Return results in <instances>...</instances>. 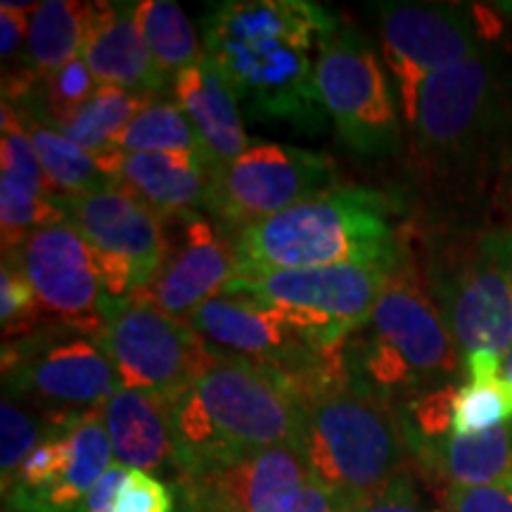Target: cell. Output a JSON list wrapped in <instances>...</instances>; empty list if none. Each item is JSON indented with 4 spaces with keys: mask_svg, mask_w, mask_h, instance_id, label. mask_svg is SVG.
Listing matches in <instances>:
<instances>
[{
    "mask_svg": "<svg viewBox=\"0 0 512 512\" xmlns=\"http://www.w3.org/2000/svg\"><path fill=\"white\" fill-rule=\"evenodd\" d=\"M335 27V15L306 0H230L204 19V57L249 112L313 133L328 117L313 46Z\"/></svg>",
    "mask_w": 512,
    "mask_h": 512,
    "instance_id": "obj_1",
    "label": "cell"
},
{
    "mask_svg": "<svg viewBox=\"0 0 512 512\" xmlns=\"http://www.w3.org/2000/svg\"><path fill=\"white\" fill-rule=\"evenodd\" d=\"M238 275L261 278L320 266L399 271L392 204L370 188H332L233 235Z\"/></svg>",
    "mask_w": 512,
    "mask_h": 512,
    "instance_id": "obj_2",
    "label": "cell"
},
{
    "mask_svg": "<svg viewBox=\"0 0 512 512\" xmlns=\"http://www.w3.org/2000/svg\"><path fill=\"white\" fill-rule=\"evenodd\" d=\"M304 422L302 401L278 377L219 356L171 401L178 479L261 448H302Z\"/></svg>",
    "mask_w": 512,
    "mask_h": 512,
    "instance_id": "obj_3",
    "label": "cell"
},
{
    "mask_svg": "<svg viewBox=\"0 0 512 512\" xmlns=\"http://www.w3.org/2000/svg\"><path fill=\"white\" fill-rule=\"evenodd\" d=\"M302 451L311 479L361 505L401 475L406 441L389 403L344 384L304 406Z\"/></svg>",
    "mask_w": 512,
    "mask_h": 512,
    "instance_id": "obj_4",
    "label": "cell"
},
{
    "mask_svg": "<svg viewBox=\"0 0 512 512\" xmlns=\"http://www.w3.org/2000/svg\"><path fill=\"white\" fill-rule=\"evenodd\" d=\"M3 382L5 396L34 406L50 432H69L119 389L98 335L67 325H43L3 344Z\"/></svg>",
    "mask_w": 512,
    "mask_h": 512,
    "instance_id": "obj_5",
    "label": "cell"
},
{
    "mask_svg": "<svg viewBox=\"0 0 512 512\" xmlns=\"http://www.w3.org/2000/svg\"><path fill=\"white\" fill-rule=\"evenodd\" d=\"M98 342L117 370L119 387L169 401L219 358L190 323L166 316L138 297L110 304Z\"/></svg>",
    "mask_w": 512,
    "mask_h": 512,
    "instance_id": "obj_6",
    "label": "cell"
},
{
    "mask_svg": "<svg viewBox=\"0 0 512 512\" xmlns=\"http://www.w3.org/2000/svg\"><path fill=\"white\" fill-rule=\"evenodd\" d=\"M316 86L344 145L370 157L399 150L396 88L358 31L337 22L323 38L316 55Z\"/></svg>",
    "mask_w": 512,
    "mask_h": 512,
    "instance_id": "obj_7",
    "label": "cell"
},
{
    "mask_svg": "<svg viewBox=\"0 0 512 512\" xmlns=\"http://www.w3.org/2000/svg\"><path fill=\"white\" fill-rule=\"evenodd\" d=\"M394 273L354 264L299 268L261 278H235L221 292L278 306L320 347L332 349L366 323Z\"/></svg>",
    "mask_w": 512,
    "mask_h": 512,
    "instance_id": "obj_8",
    "label": "cell"
},
{
    "mask_svg": "<svg viewBox=\"0 0 512 512\" xmlns=\"http://www.w3.org/2000/svg\"><path fill=\"white\" fill-rule=\"evenodd\" d=\"M432 302L444 318L460 356L494 354L512 347V230L479 240L465 256L434 268Z\"/></svg>",
    "mask_w": 512,
    "mask_h": 512,
    "instance_id": "obj_9",
    "label": "cell"
},
{
    "mask_svg": "<svg viewBox=\"0 0 512 512\" xmlns=\"http://www.w3.org/2000/svg\"><path fill=\"white\" fill-rule=\"evenodd\" d=\"M332 188H337L335 164L328 157L292 145L256 143L211 176L204 209L235 235Z\"/></svg>",
    "mask_w": 512,
    "mask_h": 512,
    "instance_id": "obj_10",
    "label": "cell"
},
{
    "mask_svg": "<svg viewBox=\"0 0 512 512\" xmlns=\"http://www.w3.org/2000/svg\"><path fill=\"white\" fill-rule=\"evenodd\" d=\"M3 259L15 264L34 287L38 299V328L67 325L83 332L105 328L114 299L102 278L100 254L67 221L38 228Z\"/></svg>",
    "mask_w": 512,
    "mask_h": 512,
    "instance_id": "obj_11",
    "label": "cell"
},
{
    "mask_svg": "<svg viewBox=\"0 0 512 512\" xmlns=\"http://www.w3.org/2000/svg\"><path fill=\"white\" fill-rule=\"evenodd\" d=\"M380 36L403 121L427 76L482 53L475 15L453 5L382 3Z\"/></svg>",
    "mask_w": 512,
    "mask_h": 512,
    "instance_id": "obj_12",
    "label": "cell"
},
{
    "mask_svg": "<svg viewBox=\"0 0 512 512\" xmlns=\"http://www.w3.org/2000/svg\"><path fill=\"white\" fill-rule=\"evenodd\" d=\"M313 482L299 446L219 460L176 482L188 512H290Z\"/></svg>",
    "mask_w": 512,
    "mask_h": 512,
    "instance_id": "obj_13",
    "label": "cell"
},
{
    "mask_svg": "<svg viewBox=\"0 0 512 512\" xmlns=\"http://www.w3.org/2000/svg\"><path fill=\"white\" fill-rule=\"evenodd\" d=\"M363 328L403 358L422 394L451 384L463 366L437 304L403 268L392 275Z\"/></svg>",
    "mask_w": 512,
    "mask_h": 512,
    "instance_id": "obj_14",
    "label": "cell"
},
{
    "mask_svg": "<svg viewBox=\"0 0 512 512\" xmlns=\"http://www.w3.org/2000/svg\"><path fill=\"white\" fill-rule=\"evenodd\" d=\"M178 240L166 238V256L155 278L131 297L166 316L185 320L238 275L233 235L197 214L176 216Z\"/></svg>",
    "mask_w": 512,
    "mask_h": 512,
    "instance_id": "obj_15",
    "label": "cell"
},
{
    "mask_svg": "<svg viewBox=\"0 0 512 512\" xmlns=\"http://www.w3.org/2000/svg\"><path fill=\"white\" fill-rule=\"evenodd\" d=\"M50 202L102 256L128 266L136 292L162 268L164 219L128 192L117 188L98 195H50Z\"/></svg>",
    "mask_w": 512,
    "mask_h": 512,
    "instance_id": "obj_16",
    "label": "cell"
},
{
    "mask_svg": "<svg viewBox=\"0 0 512 512\" xmlns=\"http://www.w3.org/2000/svg\"><path fill=\"white\" fill-rule=\"evenodd\" d=\"M494 91V67L479 53L427 76L406 124L425 150H460L486 124Z\"/></svg>",
    "mask_w": 512,
    "mask_h": 512,
    "instance_id": "obj_17",
    "label": "cell"
},
{
    "mask_svg": "<svg viewBox=\"0 0 512 512\" xmlns=\"http://www.w3.org/2000/svg\"><path fill=\"white\" fill-rule=\"evenodd\" d=\"M138 3H88L79 57L98 86H114L152 102L169 86L136 22Z\"/></svg>",
    "mask_w": 512,
    "mask_h": 512,
    "instance_id": "obj_18",
    "label": "cell"
},
{
    "mask_svg": "<svg viewBox=\"0 0 512 512\" xmlns=\"http://www.w3.org/2000/svg\"><path fill=\"white\" fill-rule=\"evenodd\" d=\"M3 143H0V228L3 252H12L38 228L62 223L34 145L10 102H3Z\"/></svg>",
    "mask_w": 512,
    "mask_h": 512,
    "instance_id": "obj_19",
    "label": "cell"
},
{
    "mask_svg": "<svg viewBox=\"0 0 512 512\" xmlns=\"http://www.w3.org/2000/svg\"><path fill=\"white\" fill-rule=\"evenodd\" d=\"M171 88L181 110L195 126L209 176L226 171L252 147L242 126L238 98L207 57L176 74Z\"/></svg>",
    "mask_w": 512,
    "mask_h": 512,
    "instance_id": "obj_20",
    "label": "cell"
},
{
    "mask_svg": "<svg viewBox=\"0 0 512 512\" xmlns=\"http://www.w3.org/2000/svg\"><path fill=\"white\" fill-rule=\"evenodd\" d=\"M102 422L110 434L114 463L150 475L174 472L178 479L169 399L119 387L102 406Z\"/></svg>",
    "mask_w": 512,
    "mask_h": 512,
    "instance_id": "obj_21",
    "label": "cell"
},
{
    "mask_svg": "<svg viewBox=\"0 0 512 512\" xmlns=\"http://www.w3.org/2000/svg\"><path fill=\"white\" fill-rule=\"evenodd\" d=\"M209 169L197 152H128L119 190L150 207L159 219L197 214L207 204Z\"/></svg>",
    "mask_w": 512,
    "mask_h": 512,
    "instance_id": "obj_22",
    "label": "cell"
},
{
    "mask_svg": "<svg viewBox=\"0 0 512 512\" xmlns=\"http://www.w3.org/2000/svg\"><path fill=\"white\" fill-rule=\"evenodd\" d=\"M19 119L46 174L50 195H98L119 188L121 162L126 155L119 147L91 155L27 114H19Z\"/></svg>",
    "mask_w": 512,
    "mask_h": 512,
    "instance_id": "obj_23",
    "label": "cell"
},
{
    "mask_svg": "<svg viewBox=\"0 0 512 512\" xmlns=\"http://www.w3.org/2000/svg\"><path fill=\"white\" fill-rule=\"evenodd\" d=\"M72 463L53 486L34 496L8 498L10 512H72L98 479L114 465L110 434L102 422V408L86 413L69 432Z\"/></svg>",
    "mask_w": 512,
    "mask_h": 512,
    "instance_id": "obj_24",
    "label": "cell"
},
{
    "mask_svg": "<svg viewBox=\"0 0 512 512\" xmlns=\"http://www.w3.org/2000/svg\"><path fill=\"white\" fill-rule=\"evenodd\" d=\"M456 486H484L512 475V422L482 434H451L418 458Z\"/></svg>",
    "mask_w": 512,
    "mask_h": 512,
    "instance_id": "obj_25",
    "label": "cell"
},
{
    "mask_svg": "<svg viewBox=\"0 0 512 512\" xmlns=\"http://www.w3.org/2000/svg\"><path fill=\"white\" fill-rule=\"evenodd\" d=\"M86 15L88 3H72V0L38 3L29 19L24 72H29L36 81H43L76 60L81 53Z\"/></svg>",
    "mask_w": 512,
    "mask_h": 512,
    "instance_id": "obj_26",
    "label": "cell"
},
{
    "mask_svg": "<svg viewBox=\"0 0 512 512\" xmlns=\"http://www.w3.org/2000/svg\"><path fill=\"white\" fill-rule=\"evenodd\" d=\"M453 434H482L512 422V382L503 377V358L470 354L463 358Z\"/></svg>",
    "mask_w": 512,
    "mask_h": 512,
    "instance_id": "obj_27",
    "label": "cell"
},
{
    "mask_svg": "<svg viewBox=\"0 0 512 512\" xmlns=\"http://www.w3.org/2000/svg\"><path fill=\"white\" fill-rule=\"evenodd\" d=\"M136 22L155 57L157 69L169 81L204 57L195 27L174 0H140L136 5Z\"/></svg>",
    "mask_w": 512,
    "mask_h": 512,
    "instance_id": "obj_28",
    "label": "cell"
},
{
    "mask_svg": "<svg viewBox=\"0 0 512 512\" xmlns=\"http://www.w3.org/2000/svg\"><path fill=\"white\" fill-rule=\"evenodd\" d=\"M121 152H197L202 145L195 126L181 105L166 100H152L133 117L124 131L114 138Z\"/></svg>",
    "mask_w": 512,
    "mask_h": 512,
    "instance_id": "obj_29",
    "label": "cell"
},
{
    "mask_svg": "<svg viewBox=\"0 0 512 512\" xmlns=\"http://www.w3.org/2000/svg\"><path fill=\"white\" fill-rule=\"evenodd\" d=\"M145 105L147 100L138 98V95L114 86H100L91 102L79 112V117L57 133L67 138L69 143L79 145L81 150L100 155V152L114 147V138L131 124L133 117Z\"/></svg>",
    "mask_w": 512,
    "mask_h": 512,
    "instance_id": "obj_30",
    "label": "cell"
},
{
    "mask_svg": "<svg viewBox=\"0 0 512 512\" xmlns=\"http://www.w3.org/2000/svg\"><path fill=\"white\" fill-rule=\"evenodd\" d=\"M69 432L50 434L31 451V456L24 460L12 482L3 486L5 501L41 494L67 472L69 463H72V437H69Z\"/></svg>",
    "mask_w": 512,
    "mask_h": 512,
    "instance_id": "obj_31",
    "label": "cell"
},
{
    "mask_svg": "<svg viewBox=\"0 0 512 512\" xmlns=\"http://www.w3.org/2000/svg\"><path fill=\"white\" fill-rule=\"evenodd\" d=\"M0 472H3V486L12 482L24 460L31 456V451L41 444L43 439L50 437L48 425L38 415H31L10 396H3L0 406Z\"/></svg>",
    "mask_w": 512,
    "mask_h": 512,
    "instance_id": "obj_32",
    "label": "cell"
},
{
    "mask_svg": "<svg viewBox=\"0 0 512 512\" xmlns=\"http://www.w3.org/2000/svg\"><path fill=\"white\" fill-rule=\"evenodd\" d=\"M0 320L3 344L29 335L38 328V299L34 287L15 264L3 259L0 268Z\"/></svg>",
    "mask_w": 512,
    "mask_h": 512,
    "instance_id": "obj_33",
    "label": "cell"
},
{
    "mask_svg": "<svg viewBox=\"0 0 512 512\" xmlns=\"http://www.w3.org/2000/svg\"><path fill=\"white\" fill-rule=\"evenodd\" d=\"M114 512H176L171 489L150 472L128 467Z\"/></svg>",
    "mask_w": 512,
    "mask_h": 512,
    "instance_id": "obj_34",
    "label": "cell"
},
{
    "mask_svg": "<svg viewBox=\"0 0 512 512\" xmlns=\"http://www.w3.org/2000/svg\"><path fill=\"white\" fill-rule=\"evenodd\" d=\"M444 512H512V475L484 486L448 489Z\"/></svg>",
    "mask_w": 512,
    "mask_h": 512,
    "instance_id": "obj_35",
    "label": "cell"
},
{
    "mask_svg": "<svg viewBox=\"0 0 512 512\" xmlns=\"http://www.w3.org/2000/svg\"><path fill=\"white\" fill-rule=\"evenodd\" d=\"M354 512H437L422 501L418 489H415L413 477L408 472L396 475L380 494L370 501L356 505Z\"/></svg>",
    "mask_w": 512,
    "mask_h": 512,
    "instance_id": "obj_36",
    "label": "cell"
},
{
    "mask_svg": "<svg viewBox=\"0 0 512 512\" xmlns=\"http://www.w3.org/2000/svg\"><path fill=\"white\" fill-rule=\"evenodd\" d=\"M29 36V15L12 10L8 3L0 5V57H3V74L15 72L19 67L17 57L22 53V43Z\"/></svg>",
    "mask_w": 512,
    "mask_h": 512,
    "instance_id": "obj_37",
    "label": "cell"
},
{
    "mask_svg": "<svg viewBox=\"0 0 512 512\" xmlns=\"http://www.w3.org/2000/svg\"><path fill=\"white\" fill-rule=\"evenodd\" d=\"M128 467L114 463L110 470L98 479V484L81 498L72 512H114L121 484H124Z\"/></svg>",
    "mask_w": 512,
    "mask_h": 512,
    "instance_id": "obj_38",
    "label": "cell"
},
{
    "mask_svg": "<svg viewBox=\"0 0 512 512\" xmlns=\"http://www.w3.org/2000/svg\"><path fill=\"white\" fill-rule=\"evenodd\" d=\"M342 505H349V503L339 501L335 494H330V491H325L323 486L311 482L304 489L302 498L294 503V508L290 512H335L337 508H342ZM351 508H354V505H351Z\"/></svg>",
    "mask_w": 512,
    "mask_h": 512,
    "instance_id": "obj_39",
    "label": "cell"
},
{
    "mask_svg": "<svg viewBox=\"0 0 512 512\" xmlns=\"http://www.w3.org/2000/svg\"><path fill=\"white\" fill-rule=\"evenodd\" d=\"M503 377L508 382H512V347H510L508 354L503 356Z\"/></svg>",
    "mask_w": 512,
    "mask_h": 512,
    "instance_id": "obj_40",
    "label": "cell"
},
{
    "mask_svg": "<svg viewBox=\"0 0 512 512\" xmlns=\"http://www.w3.org/2000/svg\"><path fill=\"white\" fill-rule=\"evenodd\" d=\"M178 512H188V510H185V508H181V510H178Z\"/></svg>",
    "mask_w": 512,
    "mask_h": 512,
    "instance_id": "obj_41",
    "label": "cell"
}]
</instances>
